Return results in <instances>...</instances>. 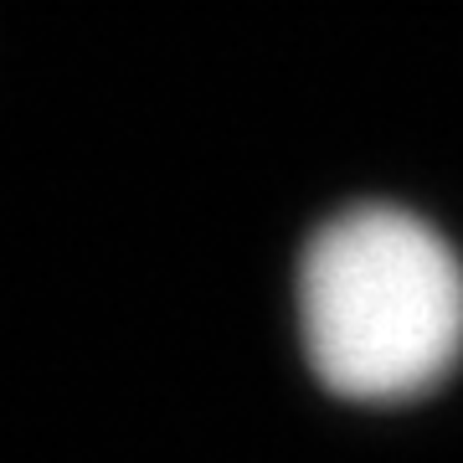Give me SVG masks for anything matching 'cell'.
<instances>
[{
    "instance_id": "obj_1",
    "label": "cell",
    "mask_w": 463,
    "mask_h": 463,
    "mask_svg": "<svg viewBox=\"0 0 463 463\" xmlns=\"http://www.w3.org/2000/svg\"><path fill=\"white\" fill-rule=\"evenodd\" d=\"M294 325L335 402L417 407L463 371V248L417 206L350 201L304 237Z\"/></svg>"
}]
</instances>
